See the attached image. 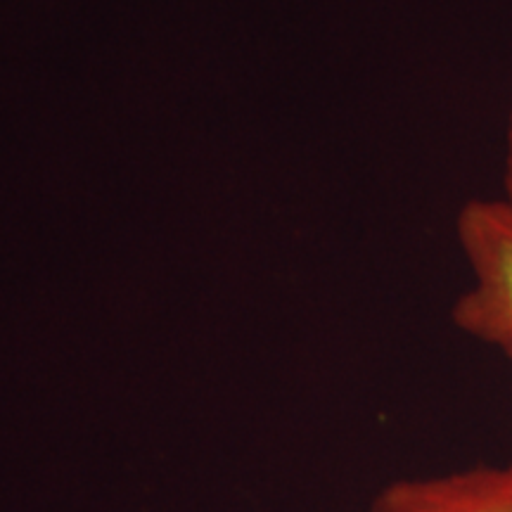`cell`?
<instances>
[{
	"label": "cell",
	"instance_id": "cell-2",
	"mask_svg": "<svg viewBox=\"0 0 512 512\" xmlns=\"http://www.w3.org/2000/svg\"><path fill=\"white\" fill-rule=\"evenodd\" d=\"M366 512H512V460L392 479Z\"/></svg>",
	"mask_w": 512,
	"mask_h": 512
},
{
	"label": "cell",
	"instance_id": "cell-1",
	"mask_svg": "<svg viewBox=\"0 0 512 512\" xmlns=\"http://www.w3.org/2000/svg\"><path fill=\"white\" fill-rule=\"evenodd\" d=\"M470 287L453 304V325L512 361V209L498 200H470L458 214Z\"/></svg>",
	"mask_w": 512,
	"mask_h": 512
},
{
	"label": "cell",
	"instance_id": "cell-3",
	"mask_svg": "<svg viewBox=\"0 0 512 512\" xmlns=\"http://www.w3.org/2000/svg\"><path fill=\"white\" fill-rule=\"evenodd\" d=\"M501 200L512 209V98L505 124V157H503V197Z\"/></svg>",
	"mask_w": 512,
	"mask_h": 512
}]
</instances>
